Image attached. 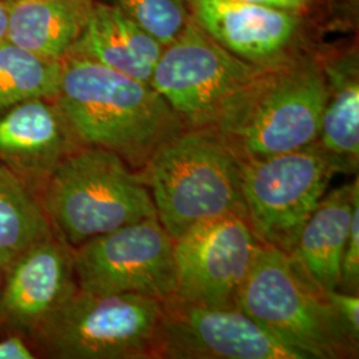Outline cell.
Returning a JSON list of instances; mask_svg holds the SVG:
<instances>
[{
	"mask_svg": "<svg viewBox=\"0 0 359 359\" xmlns=\"http://www.w3.org/2000/svg\"><path fill=\"white\" fill-rule=\"evenodd\" d=\"M81 147L105 149L140 172L185 124L151 84L67 55L53 100Z\"/></svg>",
	"mask_w": 359,
	"mask_h": 359,
	"instance_id": "cell-1",
	"label": "cell"
},
{
	"mask_svg": "<svg viewBox=\"0 0 359 359\" xmlns=\"http://www.w3.org/2000/svg\"><path fill=\"white\" fill-rule=\"evenodd\" d=\"M1 269H3V268L0 266V285H1ZM0 292H1V290H0Z\"/></svg>",
	"mask_w": 359,
	"mask_h": 359,
	"instance_id": "cell-28",
	"label": "cell"
},
{
	"mask_svg": "<svg viewBox=\"0 0 359 359\" xmlns=\"http://www.w3.org/2000/svg\"><path fill=\"white\" fill-rule=\"evenodd\" d=\"M358 197V175L353 182L325 193L290 253L325 292L338 289L341 259Z\"/></svg>",
	"mask_w": 359,
	"mask_h": 359,
	"instance_id": "cell-16",
	"label": "cell"
},
{
	"mask_svg": "<svg viewBox=\"0 0 359 359\" xmlns=\"http://www.w3.org/2000/svg\"><path fill=\"white\" fill-rule=\"evenodd\" d=\"M43 208L53 231L71 249L157 216L142 175L117 154L88 147L68 154L52 170Z\"/></svg>",
	"mask_w": 359,
	"mask_h": 359,
	"instance_id": "cell-4",
	"label": "cell"
},
{
	"mask_svg": "<svg viewBox=\"0 0 359 359\" xmlns=\"http://www.w3.org/2000/svg\"><path fill=\"white\" fill-rule=\"evenodd\" d=\"M95 0L8 3L7 40L39 56L63 60L90 20Z\"/></svg>",
	"mask_w": 359,
	"mask_h": 359,
	"instance_id": "cell-18",
	"label": "cell"
},
{
	"mask_svg": "<svg viewBox=\"0 0 359 359\" xmlns=\"http://www.w3.org/2000/svg\"><path fill=\"white\" fill-rule=\"evenodd\" d=\"M164 302L137 294H95L76 287L36 327L52 358L161 359Z\"/></svg>",
	"mask_w": 359,
	"mask_h": 359,
	"instance_id": "cell-6",
	"label": "cell"
},
{
	"mask_svg": "<svg viewBox=\"0 0 359 359\" xmlns=\"http://www.w3.org/2000/svg\"><path fill=\"white\" fill-rule=\"evenodd\" d=\"M8 271L0 320L18 329L35 332L77 287L72 249L56 233L32 245Z\"/></svg>",
	"mask_w": 359,
	"mask_h": 359,
	"instance_id": "cell-13",
	"label": "cell"
},
{
	"mask_svg": "<svg viewBox=\"0 0 359 359\" xmlns=\"http://www.w3.org/2000/svg\"><path fill=\"white\" fill-rule=\"evenodd\" d=\"M248 222L264 246L290 255L298 234L327 192L341 164L321 142L240 163Z\"/></svg>",
	"mask_w": 359,
	"mask_h": 359,
	"instance_id": "cell-7",
	"label": "cell"
},
{
	"mask_svg": "<svg viewBox=\"0 0 359 359\" xmlns=\"http://www.w3.org/2000/svg\"><path fill=\"white\" fill-rule=\"evenodd\" d=\"M326 100L320 56L302 53L259 69L224 107L213 128L240 163L264 160L317 142Z\"/></svg>",
	"mask_w": 359,
	"mask_h": 359,
	"instance_id": "cell-2",
	"label": "cell"
},
{
	"mask_svg": "<svg viewBox=\"0 0 359 359\" xmlns=\"http://www.w3.org/2000/svg\"><path fill=\"white\" fill-rule=\"evenodd\" d=\"M63 60L39 56L8 40L0 44V114L34 99L55 100Z\"/></svg>",
	"mask_w": 359,
	"mask_h": 359,
	"instance_id": "cell-20",
	"label": "cell"
},
{
	"mask_svg": "<svg viewBox=\"0 0 359 359\" xmlns=\"http://www.w3.org/2000/svg\"><path fill=\"white\" fill-rule=\"evenodd\" d=\"M193 20L226 51L265 69L301 51L302 13L244 0H188Z\"/></svg>",
	"mask_w": 359,
	"mask_h": 359,
	"instance_id": "cell-12",
	"label": "cell"
},
{
	"mask_svg": "<svg viewBox=\"0 0 359 359\" xmlns=\"http://www.w3.org/2000/svg\"><path fill=\"white\" fill-rule=\"evenodd\" d=\"M244 1L295 13H302L308 11L309 7L313 3V0H244Z\"/></svg>",
	"mask_w": 359,
	"mask_h": 359,
	"instance_id": "cell-25",
	"label": "cell"
},
{
	"mask_svg": "<svg viewBox=\"0 0 359 359\" xmlns=\"http://www.w3.org/2000/svg\"><path fill=\"white\" fill-rule=\"evenodd\" d=\"M345 293H359V197L354 203L346 245L339 266L338 289Z\"/></svg>",
	"mask_w": 359,
	"mask_h": 359,
	"instance_id": "cell-22",
	"label": "cell"
},
{
	"mask_svg": "<svg viewBox=\"0 0 359 359\" xmlns=\"http://www.w3.org/2000/svg\"><path fill=\"white\" fill-rule=\"evenodd\" d=\"M8 29V3L0 0V44L7 40Z\"/></svg>",
	"mask_w": 359,
	"mask_h": 359,
	"instance_id": "cell-26",
	"label": "cell"
},
{
	"mask_svg": "<svg viewBox=\"0 0 359 359\" xmlns=\"http://www.w3.org/2000/svg\"><path fill=\"white\" fill-rule=\"evenodd\" d=\"M238 306L306 359L358 358L359 342L339 321L327 293L280 249L262 245Z\"/></svg>",
	"mask_w": 359,
	"mask_h": 359,
	"instance_id": "cell-5",
	"label": "cell"
},
{
	"mask_svg": "<svg viewBox=\"0 0 359 359\" xmlns=\"http://www.w3.org/2000/svg\"><path fill=\"white\" fill-rule=\"evenodd\" d=\"M262 244L237 215L198 222L175 240L176 299L206 306H238Z\"/></svg>",
	"mask_w": 359,
	"mask_h": 359,
	"instance_id": "cell-10",
	"label": "cell"
},
{
	"mask_svg": "<svg viewBox=\"0 0 359 359\" xmlns=\"http://www.w3.org/2000/svg\"><path fill=\"white\" fill-rule=\"evenodd\" d=\"M139 173L173 240L203 221L229 215L246 218L240 161L215 128L184 129Z\"/></svg>",
	"mask_w": 359,
	"mask_h": 359,
	"instance_id": "cell-3",
	"label": "cell"
},
{
	"mask_svg": "<svg viewBox=\"0 0 359 359\" xmlns=\"http://www.w3.org/2000/svg\"><path fill=\"white\" fill-rule=\"evenodd\" d=\"M127 13L163 47L191 22L188 0H97Z\"/></svg>",
	"mask_w": 359,
	"mask_h": 359,
	"instance_id": "cell-21",
	"label": "cell"
},
{
	"mask_svg": "<svg viewBox=\"0 0 359 359\" xmlns=\"http://www.w3.org/2000/svg\"><path fill=\"white\" fill-rule=\"evenodd\" d=\"M77 287L95 294L176 297L175 240L157 216L97 236L72 249Z\"/></svg>",
	"mask_w": 359,
	"mask_h": 359,
	"instance_id": "cell-9",
	"label": "cell"
},
{
	"mask_svg": "<svg viewBox=\"0 0 359 359\" xmlns=\"http://www.w3.org/2000/svg\"><path fill=\"white\" fill-rule=\"evenodd\" d=\"M327 86L318 142L333 154L342 173L359 165V59L357 48L320 57Z\"/></svg>",
	"mask_w": 359,
	"mask_h": 359,
	"instance_id": "cell-17",
	"label": "cell"
},
{
	"mask_svg": "<svg viewBox=\"0 0 359 359\" xmlns=\"http://www.w3.org/2000/svg\"><path fill=\"white\" fill-rule=\"evenodd\" d=\"M79 148L53 100L34 99L0 114V158L10 167L48 177Z\"/></svg>",
	"mask_w": 359,
	"mask_h": 359,
	"instance_id": "cell-14",
	"label": "cell"
},
{
	"mask_svg": "<svg viewBox=\"0 0 359 359\" xmlns=\"http://www.w3.org/2000/svg\"><path fill=\"white\" fill-rule=\"evenodd\" d=\"M34 354L26 344L18 338L10 337L0 341V359H32Z\"/></svg>",
	"mask_w": 359,
	"mask_h": 359,
	"instance_id": "cell-24",
	"label": "cell"
},
{
	"mask_svg": "<svg viewBox=\"0 0 359 359\" xmlns=\"http://www.w3.org/2000/svg\"><path fill=\"white\" fill-rule=\"evenodd\" d=\"M163 359H306L240 306L164 302Z\"/></svg>",
	"mask_w": 359,
	"mask_h": 359,
	"instance_id": "cell-11",
	"label": "cell"
},
{
	"mask_svg": "<svg viewBox=\"0 0 359 359\" xmlns=\"http://www.w3.org/2000/svg\"><path fill=\"white\" fill-rule=\"evenodd\" d=\"M53 233L34 194L11 168L0 165V266L10 269L32 245Z\"/></svg>",
	"mask_w": 359,
	"mask_h": 359,
	"instance_id": "cell-19",
	"label": "cell"
},
{
	"mask_svg": "<svg viewBox=\"0 0 359 359\" xmlns=\"http://www.w3.org/2000/svg\"><path fill=\"white\" fill-rule=\"evenodd\" d=\"M3 1H6V3H15V1H20V0H3Z\"/></svg>",
	"mask_w": 359,
	"mask_h": 359,
	"instance_id": "cell-27",
	"label": "cell"
},
{
	"mask_svg": "<svg viewBox=\"0 0 359 359\" xmlns=\"http://www.w3.org/2000/svg\"><path fill=\"white\" fill-rule=\"evenodd\" d=\"M163 48L127 13L95 0L90 20L68 55L88 59L149 84Z\"/></svg>",
	"mask_w": 359,
	"mask_h": 359,
	"instance_id": "cell-15",
	"label": "cell"
},
{
	"mask_svg": "<svg viewBox=\"0 0 359 359\" xmlns=\"http://www.w3.org/2000/svg\"><path fill=\"white\" fill-rule=\"evenodd\" d=\"M259 69L226 51L191 19L163 48L149 84L187 128H213L224 107Z\"/></svg>",
	"mask_w": 359,
	"mask_h": 359,
	"instance_id": "cell-8",
	"label": "cell"
},
{
	"mask_svg": "<svg viewBox=\"0 0 359 359\" xmlns=\"http://www.w3.org/2000/svg\"><path fill=\"white\" fill-rule=\"evenodd\" d=\"M326 293L347 333L359 342V293L354 294L341 290H330Z\"/></svg>",
	"mask_w": 359,
	"mask_h": 359,
	"instance_id": "cell-23",
	"label": "cell"
}]
</instances>
